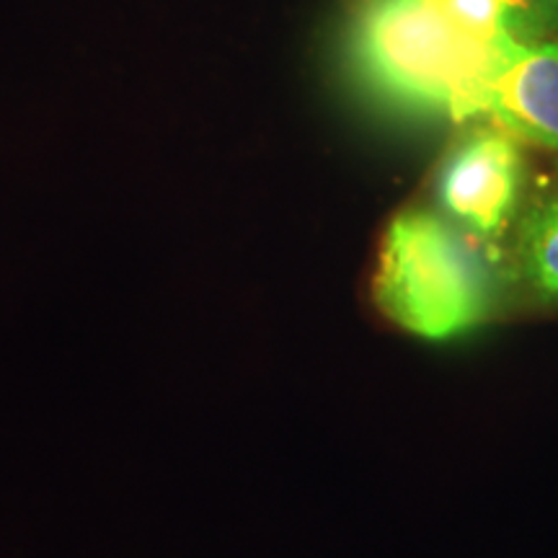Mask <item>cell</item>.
<instances>
[{
  "label": "cell",
  "mask_w": 558,
  "mask_h": 558,
  "mask_svg": "<svg viewBox=\"0 0 558 558\" xmlns=\"http://www.w3.org/2000/svg\"><path fill=\"white\" fill-rule=\"evenodd\" d=\"M520 50L465 37L429 0H344L349 75L369 99L407 114L481 117L494 81Z\"/></svg>",
  "instance_id": "6da1fadb"
},
{
  "label": "cell",
  "mask_w": 558,
  "mask_h": 558,
  "mask_svg": "<svg viewBox=\"0 0 558 558\" xmlns=\"http://www.w3.org/2000/svg\"><path fill=\"white\" fill-rule=\"evenodd\" d=\"M375 303L416 337L448 339L478 326L492 295L476 251L437 215L414 209L390 222Z\"/></svg>",
  "instance_id": "7a4b0ae2"
},
{
  "label": "cell",
  "mask_w": 558,
  "mask_h": 558,
  "mask_svg": "<svg viewBox=\"0 0 558 558\" xmlns=\"http://www.w3.org/2000/svg\"><path fill=\"white\" fill-rule=\"evenodd\" d=\"M525 158L507 130L478 128L445 158L437 197L445 213L481 239H497L518 213Z\"/></svg>",
  "instance_id": "3957f363"
},
{
  "label": "cell",
  "mask_w": 558,
  "mask_h": 558,
  "mask_svg": "<svg viewBox=\"0 0 558 558\" xmlns=\"http://www.w3.org/2000/svg\"><path fill=\"white\" fill-rule=\"evenodd\" d=\"M484 114L509 135L558 153V41L522 47L494 81Z\"/></svg>",
  "instance_id": "277c9868"
},
{
  "label": "cell",
  "mask_w": 558,
  "mask_h": 558,
  "mask_svg": "<svg viewBox=\"0 0 558 558\" xmlns=\"http://www.w3.org/2000/svg\"><path fill=\"white\" fill-rule=\"evenodd\" d=\"M520 275L541 295L558 292V179L533 194L518 233Z\"/></svg>",
  "instance_id": "5b68a950"
},
{
  "label": "cell",
  "mask_w": 558,
  "mask_h": 558,
  "mask_svg": "<svg viewBox=\"0 0 558 558\" xmlns=\"http://www.w3.org/2000/svg\"><path fill=\"white\" fill-rule=\"evenodd\" d=\"M429 5L458 32L481 45L499 47V50L522 47L509 32L505 0H429Z\"/></svg>",
  "instance_id": "8992f818"
},
{
  "label": "cell",
  "mask_w": 558,
  "mask_h": 558,
  "mask_svg": "<svg viewBox=\"0 0 558 558\" xmlns=\"http://www.w3.org/2000/svg\"><path fill=\"white\" fill-rule=\"evenodd\" d=\"M509 32L518 45L558 41V0H505Z\"/></svg>",
  "instance_id": "52a82bcc"
}]
</instances>
